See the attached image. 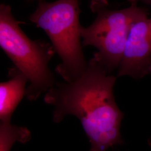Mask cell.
I'll return each mask as SVG.
<instances>
[{
    "mask_svg": "<svg viewBox=\"0 0 151 151\" xmlns=\"http://www.w3.org/2000/svg\"><path fill=\"white\" fill-rule=\"evenodd\" d=\"M116 77L93 56L75 81L57 82L44 96L54 107L53 120L60 123L67 115L80 121L91 145L90 151H106L123 143L120 133L124 114L114 95Z\"/></svg>",
    "mask_w": 151,
    "mask_h": 151,
    "instance_id": "1",
    "label": "cell"
},
{
    "mask_svg": "<svg viewBox=\"0 0 151 151\" xmlns=\"http://www.w3.org/2000/svg\"><path fill=\"white\" fill-rule=\"evenodd\" d=\"M80 0H44L29 17L31 22L43 30L50 40L61 62L55 71L65 82L75 81L86 69L82 50L79 16Z\"/></svg>",
    "mask_w": 151,
    "mask_h": 151,
    "instance_id": "2",
    "label": "cell"
},
{
    "mask_svg": "<svg viewBox=\"0 0 151 151\" xmlns=\"http://www.w3.org/2000/svg\"><path fill=\"white\" fill-rule=\"evenodd\" d=\"M0 46L15 67L27 76L29 85L25 96L35 101L54 86V73L49 63L56 53L51 43L32 40L22 32L7 5L0 6Z\"/></svg>",
    "mask_w": 151,
    "mask_h": 151,
    "instance_id": "3",
    "label": "cell"
},
{
    "mask_svg": "<svg viewBox=\"0 0 151 151\" xmlns=\"http://www.w3.org/2000/svg\"><path fill=\"white\" fill-rule=\"evenodd\" d=\"M91 8L96 16L90 26L81 27L82 45L97 49L93 56L111 73L119 67L133 24L147 16V12L135 3L124 9L111 10L102 0H93Z\"/></svg>",
    "mask_w": 151,
    "mask_h": 151,
    "instance_id": "4",
    "label": "cell"
},
{
    "mask_svg": "<svg viewBox=\"0 0 151 151\" xmlns=\"http://www.w3.org/2000/svg\"><path fill=\"white\" fill-rule=\"evenodd\" d=\"M151 74V18H140L133 24L127 38L118 76L139 79Z\"/></svg>",
    "mask_w": 151,
    "mask_h": 151,
    "instance_id": "5",
    "label": "cell"
},
{
    "mask_svg": "<svg viewBox=\"0 0 151 151\" xmlns=\"http://www.w3.org/2000/svg\"><path fill=\"white\" fill-rule=\"evenodd\" d=\"M7 81L0 83L1 122H11L12 115L25 95L27 76L15 67L9 70Z\"/></svg>",
    "mask_w": 151,
    "mask_h": 151,
    "instance_id": "6",
    "label": "cell"
},
{
    "mask_svg": "<svg viewBox=\"0 0 151 151\" xmlns=\"http://www.w3.org/2000/svg\"><path fill=\"white\" fill-rule=\"evenodd\" d=\"M31 138V133L27 128L11 124V122H1L0 151H10L16 142L25 143Z\"/></svg>",
    "mask_w": 151,
    "mask_h": 151,
    "instance_id": "7",
    "label": "cell"
},
{
    "mask_svg": "<svg viewBox=\"0 0 151 151\" xmlns=\"http://www.w3.org/2000/svg\"><path fill=\"white\" fill-rule=\"evenodd\" d=\"M142 1L147 5H150L151 7V0H142Z\"/></svg>",
    "mask_w": 151,
    "mask_h": 151,
    "instance_id": "8",
    "label": "cell"
},
{
    "mask_svg": "<svg viewBox=\"0 0 151 151\" xmlns=\"http://www.w3.org/2000/svg\"><path fill=\"white\" fill-rule=\"evenodd\" d=\"M130 2H131L132 3H135V2L137 1H138V0H129Z\"/></svg>",
    "mask_w": 151,
    "mask_h": 151,
    "instance_id": "9",
    "label": "cell"
},
{
    "mask_svg": "<svg viewBox=\"0 0 151 151\" xmlns=\"http://www.w3.org/2000/svg\"><path fill=\"white\" fill-rule=\"evenodd\" d=\"M30 1H33V0H30ZM39 1V2H40V1H43V0H38Z\"/></svg>",
    "mask_w": 151,
    "mask_h": 151,
    "instance_id": "10",
    "label": "cell"
}]
</instances>
